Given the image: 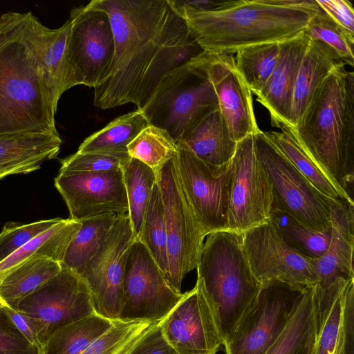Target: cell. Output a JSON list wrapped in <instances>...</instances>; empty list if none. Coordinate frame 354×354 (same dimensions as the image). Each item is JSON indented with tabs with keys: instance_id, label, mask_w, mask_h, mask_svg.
Listing matches in <instances>:
<instances>
[{
	"instance_id": "41",
	"label": "cell",
	"mask_w": 354,
	"mask_h": 354,
	"mask_svg": "<svg viewBox=\"0 0 354 354\" xmlns=\"http://www.w3.org/2000/svg\"><path fill=\"white\" fill-rule=\"evenodd\" d=\"M62 218L41 220L28 224L6 223L0 233V262L21 247L50 229Z\"/></svg>"
},
{
	"instance_id": "31",
	"label": "cell",
	"mask_w": 354,
	"mask_h": 354,
	"mask_svg": "<svg viewBox=\"0 0 354 354\" xmlns=\"http://www.w3.org/2000/svg\"><path fill=\"white\" fill-rule=\"evenodd\" d=\"M113 323L95 313L65 325L49 337L41 354H80Z\"/></svg>"
},
{
	"instance_id": "4",
	"label": "cell",
	"mask_w": 354,
	"mask_h": 354,
	"mask_svg": "<svg viewBox=\"0 0 354 354\" xmlns=\"http://www.w3.org/2000/svg\"><path fill=\"white\" fill-rule=\"evenodd\" d=\"M338 65L289 129L302 149L354 204V74Z\"/></svg>"
},
{
	"instance_id": "17",
	"label": "cell",
	"mask_w": 354,
	"mask_h": 354,
	"mask_svg": "<svg viewBox=\"0 0 354 354\" xmlns=\"http://www.w3.org/2000/svg\"><path fill=\"white\" fill-rule=\"evenodd\" d=\"M55 186L64 198L70 218L128 213L122 167L100 172L59 171Z\"/></svg>"
},
{
	"instance_id": "32",
	"label": "cell",
	"mask_w": 354,
	"mask_h": 354,
	"mask_svg": "<svg viewBox=\"0 0 354 354\" xmlns=\"http://www.w3.org/2000/svg\"><path fill=\"white\" fill-rule=\"evenodd\" d=\"M116 214L80 221L81 227L66 252L62 266L77 272L97 253L113 225Z\"/></svg>"
},
{
	"instance_id": "1",
	"label": "cell",
	"mask_w": 354,
	"mask_h": 354,
	"mask_svg": "<svg viewBox=\"0 0 354 354\" xmlns=\"http://www.w3.org/2000/svg\"><path fill=\"white\" fill-rule=\"evenodd\" d=\"M105 11L115 40L107 79L94 88V105L128 103L142 109L162 78L204 50L169 0H93Z\"/></svg>"
},
{
	"instance_id": "21",
	"label": "cell",
	"mask_w": 354,
	"mask_h": 354,
	"mask_svg": "<svg viewBox=\"0 0 354 354\" xmlns=\"http://www.w3.org/2000/svg\"><path fill=\"white\" fill-rule=\"evenodd\" d=\"M310 41L304 32L281 43L276 66L257 101L268 111L271 123L290 127L295 84L303 56Z\"/></svg>"
},
{
	"instance_id": "11",
	"label": "cell",
	"mask_w": 354,
	"mask_h": 354,
	"mask_svg": "<svg viewBox=\"0 0 354 354\" xmlns=\"http://www.w3.org/2000/svg\"><path fill=\"white\" fill-rule=\"evenodd\" d=\"M177 145L174 159L178 179L204 235L230 230L231 160L222 167H212L185 146Z\"/></svg>"
},
{
	"instance_id": "18",
	"label": "cell",
	"mask_w": 354,
	"mask_h": 354,
	"mask_svg": "<svg viewBox=\"0 0 354 354\" xmlns=\"http://www.w3.org/2000/svg\"><path fill=\"white\" fill-rule=\"evenodd\" d=\"M331 234L328 249L317 259L318 282L315 286L318 320L337 294L354 280V205L331 198Z\"/></svg>"
},
{
	"instance_id": "49",
	"label": "cell",
	"mask_w": 354,
	"mask_h": 354,
	"mask_svg": "<svg viewBox=\"0 0 354 354\" xmlns=\"http://www.w3.org/2000/svg\"><path fill=\"white\" fill-rule=\"evenodd\" d=\"M342 354H344V353H342Z\"/></svg>"
},
{
	"instance_id": "27",
	"label": "cell",
	"mask_w": 354,
	"mask_h": 354,
	"mask_svg": "<svg viewBox=\"0 0 354 354\" xmlns=\"http://www.w3.org/2000/svg\"><path fill=\"white\" fill-rule=\"evenodd\" d=\"M81 227L80 221L62 218L0 262V283L13 270L35 257H45L62 264L67 248Z\"/></svg>"
},
{
	"instance_id": "40",
	"label": "cell",
	"mask_w": 354,
	"mask_h": 354,
	"mask_svg": "<svg viewBox=\"0 0 354 354\" xmlns=\"http://www.w3.org/2000/svg\"><path fill=\"white\" fill-rule=\"evenodd\" d=\"M160 322H150L137 330L115 354H178L166 339Z\"/></svg>"
},
{
	"instance_id": "44",
	"label": "cell",
	"mask_w": 354,
	"mask_h": 354,
	"mask_svg": "<svg viewBox=\"0 0 354 354\" xmlns=\"http://www.w3.org/2000/svg\"><path fill=\"white\" fill-rule=\"evenodd\" d=\"M0 354H41L19 332L1 306Z\"/></svg>"
},
{
	"instance_id": "42",
	"label": "cell",
	"mask_w": 354,
	"mask_h": 354,
	"mask_svg": "<svg viewBox=\"0 0 354 354\" xmlns=\"http://www.w3.org/2000/svg\"><path fill=\"white\" fill-rule=\"evenodd\" d=\"M149 322L146 320H114L111 327L80 354H115L137 330Z\"/></svg>"
},
{
	"instance_id": "36",
	"label": "cell",
	"mask_w": 354,
	"mask_h": 354,
	"mask_svg": "<svg viewBox=\"0 0 354 354\" xmlns=\"http://www.w3.org/2000/svg\"><path fill=\"white\" fill-rule=\"evenodd\" d=\"M147 248L167 281L168 258L164 206L158 184H154L138 239Z\"/></svg>"
},
{
	"instance_id": "3",
	"label": "cell",
	"mask_w": 354,
	"mask_h": 354,
	"mask_svg": "<svg viewBox=\"0 0 354 354\" xmlns=\"http://www.w3.org/2000/svg\"><path fill=\"white\" fill-rule=\"evenodd\" d=\"M30 12L0 17V136L58 133L57 110L30 34Z\"/></svg>"
},
{
	"instance_id": "35",
	"label": "cell",
	"mask_w": 354,
	"mask_h": 354,
	"mask_svg": "<svg viewBox=\"0 0 354 354\" xmlns=\"http://www.w3.org/2000/svg\"><path fill=\"white\" fill-rule=\"evenodd\" d=\"M281 43H267L243 48L236 53V68L255 95L266 84L278 61Z\"/></svg>"
},
{
	"instance_id": "26",
	"label": "cell",
	"mask_w": 354,
	"mask_h": 354,
	"mask_svg": "<svg viewBox=\"0 0 354 354\" xmlns=\"http://www.w3.org/2000/svg\"><path fill=\"white\" fill-rule=\"evenodd\" d=\"M315 286L305 290L284 329L265 354H310L318 328Z\"/></svg>"
},
{
	"instance_id": "47",
	"label": "cell",
	"mask_w": 354,
	"mask_h": 354,
	"mask_svg": "<svg viewBox=\"0 0 354 354\" xmlns=\"http://www.w3.org/2000/svg\"><path fill=\"white\" fill-rule=\"evenodd\" d=\"M344 324L346 337L344 354H353L354 348V283L349 287L345 299Z\"/></svg>"
},
{
	"instance_id": "9",
	"label": "cell",
	"mask_w": 354,
	"mask_h": 354,
	"mask_svg": "<svg viewBox=\"0 0 354 354\" xmlns=\"http://www.w3.org/2000/svg\"><path fill=\"white\" fill-rule=\"evenodd\" d=\"M174 157L160 168L156 178L167 231V282L181 292L183 279L197 267L205 236L180 185Z\"/></svg>"
},
{
	"instance_id": "39",
	"label": "cell",
	"mask_w": 354,
	"mask_h": 354,
	"mask_svg": "<svg viewBox=\"0 0 354 354\" xmlns=\"http://www.w3.org/2000/svg\"><path fill=\"white\" fill-rule=\"evenodd\" d=\"M310 38L330 48L345 65L354 66V37L333 21L321 8L304 32Z\"/></svg>"
},
{
	"instance_id": "14",
	"label": "cell",
	"mask_w": 354,
	"mask_h": 354,
	"mask_svg": "<svg viewBox=\"0 0 354 354\" xmlns=\"http://www.w3.org/2000/svg\"><path fill=\"white\" fill-rule=\"evenodd\" d=\"M183 295L170 286L146 246L136 239L124 268L120 319L160 322Z\"/></svg>"
},
{
	"instance_id": "34",
	"label": "cell",
	"mask_w": 354,
	"mask_h": 354,
	"mask_svg": "<svg viewBox=\"0 0 354 354\" xmlns=\"http://www.w3.org/2000/svg\"><path fill=\"white\" fill-rule=\"evenodd\" d=\"M270 221L283 240L302 255L319 259L328 248L331 230H313L288 214L274 208L272 209Z\"/></svg>"
},
{
	"instance_id": "29",
	"label": "cell",
	"mask_w": 354,
	"mask_h": 354,
	"mask_svg": "<svg viewBox=\"0 0 354 354\" xmlns=\"http://www.w3.org/2000/svg\"><path fill=\"white\" fill-rule=\"evenodd\" d=\"M148 124L142 111L136 109L119 116L86 138L77 152L129 157L127 146Z\"/></svg>"
},
{
	"instance_id": "22",
	"label": "cell",
	"mask_w": 354,
	"mask_h": 354,
	"mask_svg": "<svg viewBox=\"0 0 354 354\" xmlns=\"http://www.w3.org/2000/svg\"><path fill=\"white\" fill-rule=\"evenodd\" d=\"M62 142L59 133L0 136V180L39 169L57 156Z\"/></svg>"
},
{
	"instance_id": "25",
	"label": "cell",
	"mask_w": 354,
	"mask_h": 354,
	"mask_svg": "<svg viewBox=\"0 0 354 354\" xmlns=\"http://www.w3.org/2000/svg\"><path fill=\"white\" fill-rule=\"evenodd\" d=\"M344 64L324 43L310 38L297 73L292 97L290 127L299 121L313 95L328 75Z\"/></svg>"
},
{
	"instance_id": "48",
	"label": "cell",
	"mask_w": 354,
	"mask_h": 354,
	"mask_svg": "<svg viewBox=\"0 0 354 354\" xmlns=\"http://www.w3.org/2000/svg\"><path fill=\"white\" fill-rule=\"evenodd\" d=\"M179 5L198 10H209L221 6L225 1L221 0H194L176 1Z\"/></svg>"
},
{
	"instance_id": "46",
	"label": "cell",
	"mask_w": 354,
	"mask_h": 354,
	"mask_svg": "<svg viewBox=\"0 0 354 354\" xmlns=\"http://www.w3.org/2000/svg\"><path fill=\"white\" fill-rule=\"evenodd\" d=\"M0 306L25 338L41 352L42 347L39 340L36 328L32 320L17 309L1 305Z\"/></svg>"
},
{
	"instance_id": "12",
	"label": "cell",
	"mask_w": 354,
	"mask_h": 354,
	"mask_svg": "<svg viewBox=\"0 0 354 354\" xmlns=\"http://www.w3.org/2000/svg\"><path fill=\"white\" fill-rule=\"evenodd\" d=\"M15 309L32 320L42 349L59 328L95 313L87 284L77 273L64 266L56 276L22 299Z\"/></svg>"
},
{
	"instance_id": "10",
	"label": "cell",
	"mask_w": 354,
	"mask_h": 354,
	"mask_svg": "<svg viewBox=\"0 0 354 354\" xmlns=\"http://www.w3.org/2000/svg\"><path fill=\"white\" fill-rule=\"evenodd\" d=\"M308 288L278 280L263 283L254 301L223 345L225 353L265 354L284 329Z\"/></svg>"
},
{
	"instance_id": "37",
	"label": "cell",
	"mask_w": 354,
	"mask_h": 354,
	"mask_svg": "<svg viewBox=\"0 0 354 354\" xmlns=\"http://www.w3.org/2000/svg\"><path fill=\"white\" fill-rule=\"evenodd\" d=\"M129 157L143 162L156 174L178 152V145L169 133L148 124L127 146Z\"/></svg>"
},
{
	"instance_id": "5",
	"label": "cell",
	"mask_w": 354,
	"mask_h": 354,
	"mask_svg": "<svg viewBox=\"0 0 354 354\" xmlns=\"http://www.w3.org/2000/svg\"><path fill=\"white\" fill-rule=\"evenodd\" d=\"M206 236L196 284L208 302L223 346L254 301L261 283L251 270L240 234L223 230Z\"/></svg>"
},
{
	"instance_id": "13",
	"label": "cell",
	"mask_w": 354,
	"mask_h": 354,
	"mask_svg": "<svg viewBox=\"0 0 354 354\" xmlns=\"http://www.w3.org/2000/svg\"><path fill=\"white\" fill-rule=\"evenodd\" d=\"M135 240L128 213L117 215L97 253L76 272L88 287L95 313L111 321L120 319L124 268Z\"/></svg>"
},
{
	"instance_id": "38",
	"label": "cell",
	"mask_w": 354,
	"mask_h": 354,
	"mask_svg": "<svg viewBox=\"0 0 354 354\" xmlns=\"http://www.w3.org/2000/svg\"><path fill=\"white\" fill-rule=\"evenodd\" d=\"M354 283L350 281L337 294L328 310L319 319L317 335L310 354H342L346 337L344 310L347 291Z\"/></svg>"
},
{
	"instance_id": "43",
	"label": "cell",
	"mask_w": 354,
	"mask_h": 354,
	"mask_svg": "<svg viewBox=\"0 0 354 354\" xmlns=\"http://www.w3.org/2000/svg\"><path fill=\"white\" fill-rule=\"evenodd\" d=\"M130 157L98 153H79L62 160L59 171L100 172L121 168Z\"/></svg>"
},
{
	"instance_id": "28",
	"label": "cell",
	"mask_w": 354,
	"mask_h": 354,
	"mask_svg": "<svg viewBox=\"0 0 354 354\" xmlns=\"http://www.w3.org/2000/svg\"><path fill=\"white\" fill-rule=\"evenodd\" d=\"M62 264L45 257H35L10 272L0 283V305L15 308L62 270Z\"/></svg>"
},
{
	"instance_id": "24",
	"label": "cell",
	"mask_w": 354,
	"mask_h": 354,
	"mask_svg": "<svg viewBox=\"0 0 354 354\" xmlns=\"http://www.w3.org/2000/svg\"><path fill=\"white\" fill-rule=\"evenodd\" d=\"M177 143L185 146L200 160L215 167L228 163L237 145L219 108L203 118Z\"/></svg>"
},
{
	"instance_id": "45",
	"label": "cell",
	"mask_w": 354,
	"mask_h": 354,
	"mask_svg": "<svg viewBox=\"0 0 354 354\" xmlns=\"http://www.w3.org/2000/svg\"><path fill=\"white\" fill-rule=\"evenodd\" d=\"M333 21L354 37V8L348 0H315Z\"/></svg>"
},
{
	"instance_id": "23",
	"label": "cell",
	"mask_w": 354,
	"mask_h": 354,
	"mask_svg": "<svg viewBox=\"0 0 354 354\" xmlns=\"http://www.w3.org/2000/svg\"><path fill=\"white\" fill-rule=\"evenodd\" d=\"M70 28L69 19L61 27L50 29L30 12V34L44 71L56 110L58 101L64 93L66 50Z\"/></svg>"
},
{
	"instance_id": "15",
	"label": "cell",
	"mask_w": 354,
	"mask_h": 354,
	"mask_svg": "<svg viewBox=\"0 0 354 354\" xmlns=\"http://www.w3.org/2000/svg\"><path fill=\"white\" fill-rule=\"evenodd\" d=\"M241 235L251 270L261 284L278 280L301 287L317 285V259L302 255L288 245L270 220Z\"/></svg>"
},
{
	"instance_id": "16",
	"label": "cell",
	"mask_w": 354,
	"mask_h": 354,
	"mask_svg": "<svg viewBox=\"0 0 354 354\" xmlns=\"http://www.w3.org/2000/svg\"><path fill=\"white\" fill-rule=\"evenodd\" d=\"M230 230L241 234L270 220L273 194L254 150L253 135L237 142L231 160Z\"/></svg>"
},
{
	"instance_id": "6",
	"label": "cell",
	"mask_w": 354,
	"mask_h": 354,
	"mask_svg": "<svg viewBox=\"0 0 354 354\" xmlns=\"http://www.w3.org/2000/svg\"><path fill=\"white\" fill-rule=\"evenodd\" d=\"M202 54L165 75L140 109L149 124L166 131L176 143L218 109Z\"/></svg>"
},
{
	"instance_id": "8",
	"label": "cell",
	"mask_w": 354,
	"mask_h": 354,
	"mask_svg": "<svg viewBox=\"0 0 354 354\" xmlns=\"http://www.w3.org/2000/svg\"><path fill=\"white\" fill-rule=\"evenodd\" d=\"M256 156L270 183L272 208L317 232L331 230L330 198L315 188L259 129L253 134Z\"/></svg>"
},
{
	"instance_id": "2",
	"label": "cell",
	"mask_w": 354,
	"mask_h": 354,
	"mask_svg": "<svg viewBox=\"0 0 354 354\" xmlns=\"http://www.w3.org/2000/svg\"><path fill=\"white\" fill-rule=\"evenodd\" d=\"M169 2L210 54L233 55L248 46L292 39L304 32L319 10L315 0H226L209 10Z\"/></svg>"
},
{
	"instance_id": "33",
	"label": "cell",
	"mask_w": 354,
	"mask_h": 354,
	"mask_svg": "<svg viewBox=\"0 0 354 354\" xmlns=\"http://www.w3.org/2000/svg\"><path fill=\"white\" fill-rule=\"evenodd\" d=\"M129 211L136 239L138 238L153 187L157 181L156 174L140 160L131 158L122 167Z\"/></svg>"
},
{
	"instance_id": "30",
	"label": "cell",
	"mask_w": 354,
	"mask_h": 354,
	"mask_svg": "<svg viewBox=\"0 0 354 354\" xmlns=\"http://www.w3.org/2000/svg\"><path fill=\"white\" fill-rule=\"evenodd\" d=\"M275 127L281 131L265 132L266 136L315 188L328 198L345 200L354 205L305 152L288 125L279 123Z\"/></svg>"
},
{
	"instance_id": "20",
	"label": "cell",
	"mask_w": 354,
	"mask_h": 354,
	"mask_svg": "<svg viewBox=\"0 0 354 354\" xmlns=\"http://www.w3.org/2000/svg\"><path fill=\"white\" fill-rule=\"evenodd\" d=\"M202 57L217 97L218 108L238 142L253 135L258 127L252 92L238 73L233 55L210 54Z\"/></svg>"
},
{
	"instance_id": "7",
	"label": "cell",
	"mask_w": 354,
	"mask_h": 354,
	"mask_svg": "<svg viewBox=\"0 0 354 354\" xmlns=\"http://www.w3.org/2000/svg\"><path fill=\"white\" fill-rule=\"evenodd\" d=\"M68 19L64 91L80 84L95 88L109 77L114 58L109 17L88 3L71 10Z\"/></svg>"
},
{
	"instance_id": "19",
	"label": "cell",
	"mask_w": 354,
	"mask_h": 354,
	"mask_svg": "<svg viewBox=\"0 0 354 354\" xmlns=\"http://www.w3.org/2000/svg\"><path fill=\"white\" fill-rule=\"evenodd\" d=\"M159 323L178 354H216L223 345L208 302L196 284Z\"/></svg>"
}]
</instances>
